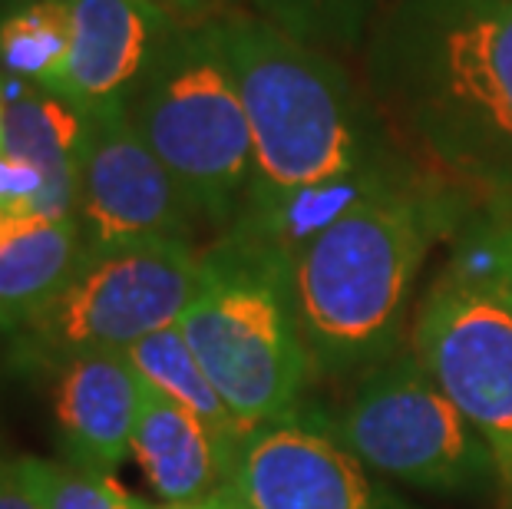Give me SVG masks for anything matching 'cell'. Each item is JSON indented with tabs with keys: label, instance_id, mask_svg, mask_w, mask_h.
I'll return each mask as SVG.
<instances>
[{
	"label": "cell",
	"instance_id": "6da1fadb",
	"mask_svg": "<svg viewBox=\"0 0 512 509\" xmlns=\"http://www.w3.org/2000/svg\"><path fill=\"white\" fill-rule=\"evenodd\" d=\"M255 143V176L238 232L288 258L367 192L390 186L380 113L334 57L265 17L215 20Z\"/></svg>",
	"mask_w": 512,
	"mask_h": 509
},
{
	"label": "cell",
	"instance_id": "7a4b0ae2",
	"mask_svg": "<svg viewBox=\"0 0 512 509\" xmlns=\"http://www.w3.org/2000/svg\"><path fill=\"white\" fill-rule=\"evenodd\" d=\"M364 73L380 119L420 159L512 199V0H390Z\"/></svg>",
	"mask_w": 512,
	"mask_h": 509
},
{
	"label": "cell",
	"instance_id": "3957f363",
	"mask_svg": "<svg viewBox=\"0 0 512 509\" xmlns=\"http://www.w3.org/2000/svg\"><path fill=\"white\" fill-rule=\"evenodd\" d=\"M179 331L248 430L298 420L311 351L294 308L285 248L232 229L202 252V285Z\"/></svg>",
	"mask_w": 512,
	"mask_h": 509
},
{
	"label": "cell",
	"instance_id": "277c9868",
	"mask_svg": "<svg viewBox=\"0 0 512 509\" xmlns=\"http://www.w3.org/2000/svg\"><path fill=\"white\" fill-rule=\"evenodd\" d=\"M433 209L400 182L367 192L291 255L294 308L311 357L351 367L397 331L427 255Z\"/></svg>",
	"mask_w": 512,
	"mask_h": 509
},
{
	"label": "cell",
	"instance_id": "5b68a950",
	"mask_svg": "<svg viewBox=\"0 0 512 509\" xmlns=\"http://www.w3.org/2000/svg\"><path fill=\"white\" fill-rule=\"evenodd\" d=\"M126 113L192 212L235 229L252 192L255 143L215 20L176 27Z\"/></svg>",
	"mask_w": 512,
	"mask_h": 509
},
{
	"label": "cell",
	"instance_id": "8992f818",
	"mask_svg": "<svg viewBox=\"0 0 512 509\" xmlns=\"http://www.w3.org/2000/svg\"><path fill=\"white\" fill-rule=\"evenodd\" d=\"M202 252L182 238H156L83 252L70 281L17 334L30 354L126 351L179 324L199 295Z\"/></svg>",
	"mask_w": 512,
	"mask_h": 509
},
{
	"label": "cell",
	"instance_id": "52a82bcc",
	"mask_svg": "<svg viewBox=\"0 0 512 509\" xmlns=\"http://www.w3.org/2000/svg\"><path fill=\"white\" fill-rule=\"evenodd\" d=\"M354 460L423 490L460 493L496 480L486 443L420 361H394L357 387L341 417Z\"/></svg>",
	"mask_w": 512,
	"mask_h": 509
},
{
	"label": "cell",
	"instance_id": "ba28073f",
	"mask_svg": "<svg viewBox=\"0 0 512 509\" xmlns=\"http://www.w3.org/2000/svg\"><path fill=\"white\" fill-rule=\"evenodd\" d=\"M413 348L486 443L512 506V301L486 275H446L423 301Z\"/></svg>",
	"mask_w": 512,
	"mask_h": 509
},
{
	"label": "cell",
	"instance_id": "9c48e42d",
	"mask_svg": "<svg viewBox=\"0 0 512 509\" xmlns=\"http://www.w3.org/2000/svg\"><path fill=\"white\" fill-rule=\"evenodd\" d=\"M199 215L136 133L129 113L83 116L76 153V225L83 252L182 238Z\"/></svg>",
	"mask_w": 512,
	"mask_h": 509
},
{
	"label": "cell",
	"instance_id": "30bf717a",
	"mask_svg": "<svg viewBox=\"0 0 512 509\" xmlns=\"http://www.w3.org/2000/svg\"><path fill=\"white\" fill-rule=\"evenodd\" d=\"M70 60L57 86L83 116L123 113L159 50L176 34V14L159 0H67Z\"/></svg>",
	"mask_w": 512,
	"mask_h": 509
},
{
	"label": "cell",
	"instance_id": "8fae6325",
	"mask_svg": "<svg viewBox=\"0 0 512 509\" xmlns=\"http://www.w3.org/2000/svg\"><path fill=\"white\" fill-rule=\"evenodd\" d=\"M228 486L245 509H377L361 460L298 420L248 433Z\"/></svg>",
	"mask_w": 512,
	"mask_h": 509
},
{
	"label": "cell",
	"instance_id": "7c38bea8",
	"mask_svg": "<svg viewBox=\"0 0 512 509\" xmlns=\"http://www.w3.org/2000/svg\"><path fill=\"white\" fill-rule=\"evenodd\" d=\"M143 377L126 351H80L63 357L53 391L57 440L67 467L113 476L133 457Z\"/></svg>",
	"mask_w": 512,
	"mask_h": 509
},
{
	"label": "cell",
	"instance_id": "4fadbf2b",
	"mask_svg": "<svg viewBox=\"0 0 512 509\" xmlns=\"http://www.w3.org/2000/svg\"><path fill=\"white\" fill-rule=\"evenodd\" d=\"M0 93L7 103L4 156L27 162L47 179L30 215L76 219V153L83 136V113L60 96L17 77H0Z\"/></svg>",
	"mask_w": 512,
	"mask_h": 509
},
{
	"label": "cell",
	"instance_id": "5bb4252c",
	"mask_svg": "<svg viewBox=\"0 0 512 509\" xmlns=\"http://www.w3.org/2000/svg\"><path fill=\"white\" fill-rule=\"evenodd\" d=\"M133 457L162 503H195L228 483V460L212 433L176 400L143 381Z\"/></svg>",
	"mask_w": 512,
	"mask_h": 509
},
{
	"label": "cell",
	"instance_id": "9a60e30c",
	"mask_svg": "<svg viewBox=\"0 0 512 509\" xmlns=\"http://www.w3.org/2000/svg\"><path fill=\"white\" fill-rule=\"evenodd\" d=\"M83 258L76 219L17 215L0 238V331H20L67 285Z\"/></svg>",
	"mask_w": 512,
	"mask_h": 509
},
{
	"label": "cell",
	"instance_id": "2e32d148",
	"mask_svg": "<svg viewBox=\"0 0 512 509\" xmlns=\"http://www.w3.org/2000/svg\"><path fill=\"white\" fill-rule=\"evenodd\" d=\"M126 354L149 387H156L159 394L176 400L179 407L189 410V414L212 433V440L219 443L228 467H235L238 450H242V443L252 430L228 410L222 394L215 391V384L209 381V374L202 371V364L195 361L192 348L185 344L179 324L136 341L133 348H126Z\"/></svg>",
	"mask_w": 512,
	"mask_h": 509
},
{
	"label": "cell",
	"instance_id": "e0dca14e",
	"mask_svg": "<svg viewBox=\"0 0 512 509\" xmlns=\"http://www.w3.org/2000/svg\"><path fill=\"white\" fill-rule=\"evenodd\" d=\"M70 7L67 0H27L0 14V70L57 93L70 60Z\"/></svg>",
	"mask_w": 512,
	"mask_h": 509
},
{
	"label": "cell",
	"instance_id": "ac0fdd59",
	"mask_svg": "<svg viewBox=\"0 0 512 509\" xmlns=\"http://www.w3.org/2000/svg\"><path fill=\"white\" fill-rule=\"evenodd\" d=\"M390 0H255L258 14L314 50H351L364 43Z\"/></svg>",
	"mask_w": 512,
	"mask_h": 509
},
{
	"label": "cell",
	"instance_id": "d6986e66",
	"mask_svg": "<svg viewBox=\"0 0 512 509\" xmlns=\"http://www.w3.org/2000/svg\"><path fill=\"white\" fill-rule=\"evenodd\" d=\"M17 473L40 509H146L113 476L83 473L63 460L17 457Z\"/></svg>",
	"mask_w": 512,
	"mask_h": 509
},
{
	"label": "cell",
	"instance_id": "ffe728a7",
	"mask_svg": "<svg viewBox=\"0 0 512 509\" xmlns=\"http://www.w3.org/2000/svg\"><path fill=\"white\" fill-rule=\"evenodd\" d=\"M43 186H47V179H43L40 169L0 153V209L30 215L37 199L43 196Z\"/></svg>",
	"mask_w": 512,
	"mask_h": 509
},
{
	"label": "cell",
	"instance_id": "44dd1931",
	"mask_svg": "<svg viewBox=\"0 0 512 509\" xmlns=\"http://www.w3.org/2000/svg\"><path fill=\"white\" fill-rule=\"evenodd\" d=\"M486 252H489L486 278L512 301V225H506L503 232H496L493 238H489Z\"/></svg>",
	"mask_w": 512,
	"mask_h": 509
},
{
	"label": "cell",
	"instance_id": "7402d4cb",
	"mask_svg": "<svg viewBox=\"0 0 512 509\" xmlns=\"http://www.w3.org/2000/svg\"><path fill=\"white\" fill-rule=\"evenodd\" d=\"M0 509H40L17 473V457H7L0 450Z\"/></svg>",
	"mask_w": 512,
	"mask_h": 509
},
{
	"label": "cell",
	"instance_id": "603a6c76",
	"mask_svg": "<svg viewBox=\"0 0 512 509\" xmlns=\"http://www.w3.org/2000/svg\"><path fill=\"white\" fill-rule=\"evenodd\" d=\"M238 496L232 486H222V490H215L212 496H205V500H195V503H162V506H146V509H238Z\"/></svg>",
	"mask_w": 512,
	"mask_h": 509
},
{
	"label": "cell",
	"instance_id": "cb8c5ba5",
	"mask_svg": "<svg viewBox=\"0 0 512 509\" xmlns=\"http://www.w3.org/2000/svg\"><path fill=\"white\" fill-rule=\"evenodd\" d=\"M162 7H169L172 14H182V17H192L199 14V10L205 7V0H159Z\"/></svg>",
	"mask_w": 512,
	"mask_h": 509
},
{
	"label": "cell",
	"instance_id": "d4e9b609",
	"mask_svg": "<svg viewBox=\"0 0 512 509\" xmlns=\"http://www.w3.org/2000/svg\"><path fill=\"white\" fill-rule=\"evenodd\" d=\"M4 123H7V103L4 93H0V153H4Z\"/></svg>",
	"mask_w": 512,
	"mask_h": 509
},
{
	"label": "cell",
	"instance_id": "484cf974",
	"mask_svg": "<svg viewBox=\"0 0 512 509\" xmlns=\"http://www.w3.org/2000/svg\"><path fill=\"white\" fill-rule=\"evenodd\" d=\"M238 503H242V500H238ZM238 509H245V506H238Z\"/></svg>",
	"mask_w": 512,
	"mask_h": 509
}]
</instances>
